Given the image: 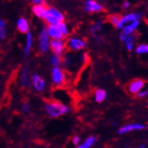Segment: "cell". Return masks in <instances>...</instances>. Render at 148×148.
Returning a JSON list of instances; mask_svg holds the SVG:
<instances>
[{
	"mask_svg": "<svg viewBox=\"0 0 148 148\" xmlns=\"http://www.w3.org/2000/svg\"><path fill=\"white\" fill-rule=\"evenodd\" d=\"M127 36H128V35H125V34L121 33V34H120V36H119V37H120V39H121V41H122V42H125V39L127 38Z\"/></svg>",
	"mask_w": 148,
	"mask_h": 148,
	"instance_id": "31",
	"label": "cell"
},
{
	"mask_svg": "<svg viewBox=\"0 0 148 148\" xmlns=\"http://www.w3.org/2000/svg\"><path fill=\"white\" fill-rule=\"evenodd\" d=\"M145 87V81L141 79L132 80L127 86V90L132 95H137Z\"/></svg>",
	"mask_w": 148,
	"mask_h": 148,
	"instance_id": "4",
	"label": "cell"
},
{
	"mask_svg": "<svg viewBox=\"0 0 148 148\" xmlns=\"http://www.w3.org/2000/svg\"><path fill=\"white\" fill-rule=\"evenodd\" d=\"M45 111L51 117H58L66 113L70 112V108L66 105H63L58 101H51L46 103Z\"/></svg>",
	"mask_w": 148,
	"mask_h": 148,
	"instance_id": "1",
	"label": "cell"
},
{
	"mask_svg": "<svg viewBox=\"0 0 148 148\" xmlns=\"http://www.w3.org/2000/svg\"><path fill=\"white\" fill-rule=\"evenodd\" d=\"M79 141H80V137L79 136H75L72 138V143L75 145H78L79 144Z\"/></svg>",
	"mask_w": 148,
	"mask_h": 148,
	"instance_id": "28",
	"label": "cell"
},
{
	"mask_svg": "<svg viewBox=\"0 0 148 148\" xmlns=\"http://www.w3.org/2000/svg\"><path fill=\"white\" fill-rule=\"evenodd\" d=\"M50 47L53 50L54 54L60 56L65 50L66 42L63 40H51L50 43Z\"/></svg>",
	"mask_w": 148,
	"mask_h": 148,
	"instance_id": "8",
	"label": "cell"
},
{
	"mask_svg": "<svg viewBox=\"0 0 148 148\" xmlns=\"http://www.w3.org/2000/svg\"><path fill=\"white\" fill-rule=\"evenodd\" d=\"M140 147H141V148H145V145H142L140 146Z\"/></svg>",
	"mask_w": 148,
	"mask_h": 148,
	"instance_id": "32",
	"label": "cell"
},
{
	"mask_svg": "<svg viewBox=\"0 0 148 148\" xmlns=\"http://www.w3.org/2000/svg\"><path fill=\"white\" fill-rule=\"evenodd\" d=\"M107 98V92L106 90H102V88H99L95 91V100L98 103L103 102Z\"/></svg>",
	"mask_w": 148,
	"mask_h": 148,
	"instance_id": "18",
	"label": "cell"
},
{
	"mask_svg": "<svg viewBox=\"0 0 148 148\" xmlns=\"http://www.w3.org/2000/svg\"><path fill=\"white\" fill-rule=\"evenodd\" d=\"M51 79L53 82L57 85L61 86L65 82V73L64 71L59 67H53L51 70Z\"/></svg>",
	"mask_w": 148,
	"mask_h": 148,
	"instance_id": "5",
	"label": "cell"
},
{
	"mask_svg": "<svg viewBox=\"0 0 148 148\" xmlns=\"http://www.w3.org/2000/svg\"><path fill=\"white\" fill-rule=\"evenodd\" d=\"M32 46H33V35L30 32H29L26 34V42H25V49H24L25 55L29 54V53H30V51L32 49Z\"/></svg>",
	"mask_w": 148,
	"mask_h": 148,
	"instance_id": "16",
	"label": "cell"
},
{
	"mask_svg": "<svg viewBox=\"0 0 148 148\" xmlns=\"http://www.w3.org/2000/svg\"><path fill=\"white\" fill-rule=\"evenodd\" d=\"M140 23H139V21H135V22H133V23L127 25H125L124 28H123V31L122 33L125 34V35H131L133 33H134L136 29L138 28Z\"/></svg>",
	"mask_w": 148,
	"mask_h": 148,
	"instance_id": "15",
	"label": "cell"
},
{
	"mask_svg": "<svg viewBox=\"0 0 148 148\" xmlns=\"http://www.w3.org/2000/svg\"><path fill=\"white\" fill-rule=\"evenodd\" d=\"M17 28L20 33H23V34H27L29 33V23L28 21L24 18V17H21L18 19L17 21Z\"/></svg>",
	"mask_w": 148,
	"mask_h": 148,
	"instance_id": "14",
	"label": "cell"
},
{
	"mask_svg": "<svg viewBox=\"0 0 148 148\" xmlns=\"http://www.w3.org/2000/svg\"><path fill=\"white\" fill-rule=\"evenodd\" d=\"M145 127V125L143 124H137V123H132V124H127L123 125L122 127L119 128L118 133L120 135H124L125 133H128L131 131H136V130H142Z\"/></svg>",
	"mask_w": 148,
	"mask_h": 148,
	"instance_id": "10",
	"label": "cell"
},
{
	"mask_svg": "<svg viewBox=\"0 0 148 148\" xmlns=\"http://www.w3.org/2000/svg\"><path fill=\"white\" fill-rule=\"evenodd\" d=\"M51 63L53 67H59V65L62 63V59L59 55L53 54L51 58Z\"/></svg>",
	"mask_w": 148,
	"mask_h": 148,
	"instance_id": "24",
	"label": "cell"
},
{
	"mask_svg": "<svg viewBox=\"0 0 148 148\" xmlns=\"http://www.w3.org/2000/svg\"><path fill=\"white\" fill-rule=\"evenodd\" d=\"M96 141H97V138H96L95 136H90V137H88L85 140L84 143L79 145L76 148H90L92 145H94V144L96 143Z\"/></svg>",
	"mask_w": 148,
	"mask_h": 148,
	"instance_id": "20",
	"label": "cell"
},
{
	"mask_svg": "<svg viewBox=\"0 0 148 148\" xmlns=\"http://www.w3.org/2000/svg\"><path fill=\"white\" fill-rule=\"evenodd\" d=\"M125 44V47L128 51H132L133 48H134V45H135V36L131 34V35H128L127 38L125 39V41L124 42Z\"/></svg>",
	"mask_w": 148,
	"mask_h": 148,
	"instance_id": "21",
	"label": "cell"
},
{
	"mask_svg": "<svg viewBox=\"0 0 148 148\" xmlns=\"http://www.w3.org/2000/svg\"><path fill=\"white\" fill-rule=\"evenodd\" d=\"M6 36V25L5 22L0 19V39H5Z\"/></svg>",
	"mask_w": 148,
	"mask_h": 148,
	"instance_id": "22",
	"label": "cell"
},
{
	"mask_svg": "<svg viewBox=\"0 0 148 148\" xmlns=\"http://www.w3.org/2000/svg\"><path fill=\"white\" fill-rule=\"evenodd\" d=\"M47 34L49 37L53 38V40H62L64 35L61 32V30L59 29L58 25H48L46 28Z\"/></svg>",
	"mask_w": 148,
	"mask_h": 148,
	"instance_id": "11",
	"label": "cell"
},
{
	"mask_svg": "<svg viewBox=\"0 0 148 148\" xmlns=\"http://www.w3.org/2000/svg\"><path fill=\"white\" fill-rule=\"evenodd\" d=\"M58 27H59V29L61 30V32L62 33V34L64 35V37L68 35V34H69V29H68L67 25H66V24L64 23V22H62V23H60V24H59V25H58Z\"/></svg>",
	"mask_w": 148,
	"mask_h": 148,
	"instance_id": "25",
	"label": "cell"
},
{
	"mask_svg": "<svg viewBox=\"0 0 148 148\" xmlns=\"http://www.w3.org/2000/svg\"><path fill=\"white\" fill-rule=\"evenodd\" d=\"M32 9L36 16H38L39 18H42V19H44L46 16L48 7L45 5H34Z\"/></svg>",
	"mask_w": 148,
	"mask_h": 148,
	"instance_id": "13",
	"label": "cell"
},
{
	"mask_svg": "<svg viewBox=\"0 0 148 148\" xmlns=\"http://www.w3.org/2000/svg\"><path fill=\"white\" fill-rule=\"evenodd\" d=\"M34 4L35 5H45V2L44 1H42V0H34V1H33Z\"/></svg>",
	"mask_w": 148,
	"mask_h": 148,
	"instance_id": "30",
	"label": "cell"
},
{
	"mask_svg": "<svg viewBox=\"0 0 148 148\" xmlns=\"http://www.w3.org/2000/svg\"><path fill=\"white\" fill-rule=\"evenodd\" d=\"M45 21L49 25H58L60 23H62L64 20V16L58 9L54 7H48V11L45 16Z\"/></svg>",
	"mask_w": 148,
	"mask_h": 148,
	"instance_id": "2",
	"label": "cell"
},
{
	"mask_svg": "<svg viewBox=\"0 0 148 148\" xmlns=\"http://www.w3.org/2000/svg\"><path fill=\"white\" fill-rule=\"evenodd\" d=\"M32 82L34 85V88H35V90L42 92L45 90L46 87V82L45 80L43 79V78H42L38 74H34L32 78Z\"/></svg>",
	"mask_w": 148,
	"mask_h": 148,
	"instance_id": "12",
	"label": "cell"
},
{
	"mask_svg": "<svg viewBox=\"0 0 148 148\" xmlns=\"http://www.w3.org/2000/svg\"><path fill=\"white\" fill-rule=\"evenodd\" d=\"M68 46L73 51H79L87 46V42L83 39L77 38V37H71L68 41Z\"/></svg>",
	"mask_w": 148,
	"mask_h": 148,
	"instance_id": "7",
	"label": "cell"
},
{
	"mask_svg": "<svg viewBox=\"0 0 148 148\" xmlns=\"http://www.w3.org/2000/svg\"><path fill=\"white\" fill-rule=\"evenodd\" d=\"M121 18H122V16L119 14H109L108 16V22L112 25H114L115 27H116L118 25V24H119Z\"/></svg>",
	"mask_w": 148,
	"mask_h": 148,
	"instance_id": "17",
	"label": "cell"
},
{
	"mask_svg": "<svg viewBox=\"0 0 148 148\" xmlns=\"http://www.w3.org/2000/svg\"><path fill=\"white\" fill-rule=\"evenodd\" d=\"M30 106H29V104H27V103H25V104L22 105V110L24 111V112H30Z\"/></svg>",
	"mask_w": 148,
	"mask_h": 148,
	"instance_id": "27",
	"label": "cell"
},
{
	"mask_svg": "<svg viewBox=\"0 0 148 148\" xmlns=\"http://www.w3.org/2000/svg\"><path fill=\"white\" fill-rule=\"evenodd\" d=\"M137 97L139 99H144V98L148 97V88H144L143 90L137 94Z\"/></svg>",
	"mask_w": 148,
	"mask_h": 148,
	"instance_id": "26",
	"label": "cell"
},
{
	"mask_svg": "<svg viewBox=\"0 0 148 148\" xmlns=\"http://www.w3.org/2000/svg\"><path fill=\"white\" fill-rule=\"evenodd\" d=\"M122 7L125 9V10H127V9H128L129 7H130V2H128V1H125L123 4H122Z\"/></svg>",
	"mask_w": 148,
	"mask_h": 148,
	"instance_id": "29",
	"label": "cell"
},
{
	"mask_svg": "<svg viewBox=\"0 0 148 148\" xmlns=\"http://www.w3.org/2000/svg\"><path fill=\"white\" fill-rule=\"evenodd\" d=\"M50 39H49V35L47 34L46 28H42V30L41 32L40 37H39V48L42 53H46L50 48Z\"/></svg>",
	"mask_w": 148,
	"mask_h": 148,
	"instance_id": "6",
	"label": "cell"
},
{
	"mask_svg": "<svg viewBox=\"0 0 148 148\" xmlns=\"http://www.w3.org/2000/svg\"><path fill=\"white\" fill-rule=\"evenodd\" d=\"M142 16V14L141 13H138V12H134V13H129L125 14L124 16H122L119 24L116 26V28L118 29H123L125 25H127L135 21H139V19L141 18Z\"/></svg>",
	"mask_w": 148,
	"mask_h": 148,
	"instance_id": "3",
	"label": "cell"
},
{
	"mask_svg": "<svg viewBox=\"0 0 148 148\" xmlns=\"http://www.w3.org/2000/svg\"><path fill=\"white\" fill-rule=\"evenodd\" d=\"M85 10L88 13H98L104 10V7L97 1L94 0H88L85 3Z\"/></svg>",
	"mask_w": 148,
	"mask_h": 148,
	"instance_id": "9",
	"label": "cell"
},
{
	"mask_svg": "<svg viewBox=\"0 0 148 148\" xmlns=\"http://www.w3.org/2000/svg\"><path fill=\"white\" fill-rule=\"evenodd\" d=\"M21 84L22 86L26 87L29 84V71L26 67H24L21 73Z\"/></svg>",
	"mask_w": 148,
	"mask_h": 148,
	"instance_id": "19",
	"label": "cell"
},
{
	"mask_svg": "<svg viewBox=\"0 0 148 148\" xmlns=\"http://www.w3.org/2000/svg\"><path fill=\"white\" fill-rule=\"evenodd\" d=\"M136 51L137 54H145L148 53V44L142 43L136 48Z\"/></svg>",
	"mask_w": 148,
	"mask_h": 148,
	"instance_id": "23",
	"label": "cell"
}]
</instances>
